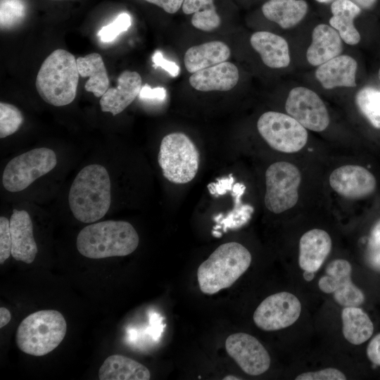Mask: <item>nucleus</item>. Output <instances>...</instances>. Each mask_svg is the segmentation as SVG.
Masks as SVG:
<instances>
[{"mask_svg":"<svg viewBox=\"0 0 380 380\" xmlns=\"http://www.w3.org/2000/svg\"><path fill=\"white\" fill-rule=\"evenodd\" d=\"M110 180L107 170L99 164L83 167L70 189L68 202L74 217L84 223L101 219L110 205Z\"/></svg>","mask_w":380,"mask_h":380,"instance_id":"obj_1","label":"nucleus"},{"mask_svg":"<svg viewBox=\"0 0 380 380\" xmlns=\"http://www.w3.org/2000/svg\"><path fill=\"white\" fill-rule=\"evenodd\" d=\"M139 235L125 221L106 220L84 227L78 234L76 246L79 253L91 259L125 256L139 245Z\"/></svg>","mask_w":380,"mask_h":380,"instance_id":"obj_2","label":"nucleus"},{"mask_svg":"<svg viewBox=\"0 0 380 380\" xmlns=\"http://www.w3.org/2000/svg\"><path fill=\"white\" fill-rule=\"evenodd\" d=\"M251 261V253L241 243L220 245L198 268L201 291L212 295L230 287L248 270Z\"/></svg>","mask_w":380,"mask_h":380,"instance_id":"obj_3","label":"nucleus"},{"mask_svg":"<svg viewBox=\"0 0 380 380\" xmlns=\"http://www.w3.org/2000/svg\"><path fill=\"white\" fill-rule=\"evenodd\" d=\"M79 76L75 57L58 49L42 63L37 75L36 88L47 103L66 106L76 96Z\"/></svg>","mask_w":380,"mask_h":380,"instance_id":"obj_4","label":"nucleus"},{"mask_svg":"<svg viewBox=\"0 0 380 380\" xmlns=\"http://www.w3.org/2000/svg\"><path fill=\"white\" fill-rule=\"evenodd\" d=\"M67 324L63 315L55 310H44L29 315L19 324L15 341L23 353L45 355L63 340Z\"/></svg>","mask_w":380,"mask_h":380,"instance_id":"obj_5","label":"nucleus"},{"mask_svg":"<svg viewBox=\"0 0 380 380\" xmlns=\"http://www.w3.org/2000/svg\"><path fill=\"white\" fill-rule=\"evenodd\" d=\"M163 176L174 184H186L196 175L199 152L191 139L182 132L165 136L158 156Z\"/></svg>","mask_w":380,"mask_h":380,"instance_id":"obj_6","label":"nucleus"},{"mask_svg":"<svg viewBox=\"0 0 380 380\" xmlns=\"http://www.w3.org/2000/svg\"><path fill=\"white\" fill-rule=\"evenodd\" d=\"M57 164L55 152L37 148L11 159L4 168L2 183L10 192L21 191L52 170Z\"/></svg>","mask_w":380,"mask_h":380,"instance_id":"obj_7","label":"nucleus"},{"mask_svg":"<svg viewBox=\"0 0 380 380\" xmlns=\"http://www.w3.org/2000/svg\"><path fill=\"white\" fill-rule=\"evenodd\" d=\"M301 175L298 168L285 161L270 165L265 172V205L279 214L292 208L298 200Z\"/></svg>","mask_w":380,"mask_h":380,"instance_id":"obj_8","label":"nucleus"},{"mask_svg":"<svg viewBox=\"0 0 380 380\" xmlns=\"http://www.w3.org/2000/svg\"><path fill=\"white\" fill-rule=\"evenodd\" d=\"M258 130L273 149L291 153L301 150L307 143L308 132L296 120L284 113H264L257 122Z\"/></svg>","mask_w":380,"mask_h":380,"instance_id":"obj_9","label":"nucleus"},{"mask_svg":"<svg viewBox=\"0 0 380 380\" xmlns=\"http://www.w3.org/2000/svg\"><path fill=\"white\" fill-rule=\"evenodd\" d=\"M301 304L289 292H279L265 298L253 313L255 325L264 331H277L295 323L300 317Z\"/></svg>","mask_w":380,"mask_h":380,"instance_id":"obj_10","label":"nucleus"},{"mask_svg":"<svg viewBox=\"0 0 380 380\" xmlns=\"http://www.w3.org/2000/svg\"><path fill=\"white\" fill-rule=\"evenodd\" d=\"M285 108L290 116L312 131L322 132L329 124V115L324 102L315 91L306 87L292 89Z\"/></svg>","mask_w":380,"mask_h":380,"instance_id":"obj_11","label":"nucleus"},{"mask_svg":"<svg viewBox=\"0 0 380 380\" xmlns=\"http://www.w3.org/2000/svg\"><path fill=\"white\" fill-rule=\"evenodd\" d=\"M225 349L248 375H260L270 367L268 352L256 338L248 334L239 332L231 334L226 339Z\"/></svg>","mask_w":380,"mask_h":380,"instance_id":"obj_12","label":"nucleus"},{"mask_svg":"<svg viewBox=\"0 0 380 380\" xmlns=\"http://www.w3.org/2000/svg\"><path fill=\"white\" fill-rule=\"evenodd\" d=\"M329 184L341 196L360 198L372 193L376 182L374 175L366 168L346 165L335 169L331 173Z\"/></svg>","mask_w":380,"mask_h":380,"instance_id":"obj_13","label":"nucleus"},{"mask_svg":"<svg viewBox=\"0 0 380 380\" xmlns=\"http://www.w3.org/2000/svg\"><path fill=\"white\" fill-rule=\"evenodd\" d=\"M9 221L12 240L11 255L18 261L32 263L38 249L29 213L26 210L13 209Z\"/></svg>","mask_w":380,"mask_h":380,"instance_id":"obj_14","label":"nucleus"},{"mask_svg":"<svg viewBox=\"0 0 380 380\" xmlns=\"http://www.w3.org/2000/svg\"><path fill=\"white\" fill-rule=\"evenodd\" d=\"M141 77L136 71H123L118 78V87L108 88L101 96L99 103L103 112L115 115L122 112L139 96Z\"/></svg>","mask_w":380,"mask_h":380,"instance_id":"obj_15","label":"nucleus"},{"mask_svg":"<svg viewBox=\"0 0 380 380\" xmlns=\"http://www.w3.org/2000/svg\"><path fill=\"white\" fill-rule=\"evenodd\" d=\"M239 79L237 67L224 61L193 73L189 80L191 86L198 91H226L233 89Z\"/></svg>","mask_w":380,"mask_h":380,"instance_id":"obj_16","label":"nucleus"},{"mask_svg":"<svg viewBox=\"0 0 380 380\" xmlns=\"http://www.w3.org/2000/svg\"><path fill=\"white\" fill-rule=\"evenodd\" d=\"M331 249V239L329 234L320 229L306 232L299 241L298 263L307 272H317Z\"/></svg>","mask_w":380,"mask_h":380,"instance_id":"obj_17","label":"nucleus"},{"mask_svg":"<svg viewBox=\"0 0 380 380\" xmlns=\"http://www.w3.org/2000/svg\"><path fill=\"white\" fill-rule=\"evenodd\" d=\"M356 61L350 56H338L319 65L315 76L326 89L335 87H355Z\"/></svg>","mask_w":380,"mask_h":380,"instance_id":"obj_18","label":"nucleus"},{"mask_svg":"<svg viewBox=\"0 0 380 380\" xmlns=\"http://www.w3.org/2000/svg\"><path fill=\"white\" fill-rule=\"evenodd\" d=\"M343 44L338 32L331 26L319 24L312 33V42L306 53L307 60L312 65H320L339 56Z\"/></svg>","mask_w":380,"mask_h":380,"instance_id":"obj_19","label":"nucleus"},{"mask_svg":"<svg viewBox=\"0 0 380 380\" xmlns=\"http://www.w3.org/2000/svg\"><path fill=\"white\" fill-rule=\"evenodd\" d=\"M250 42L267 66L281 68L289 65L288 43L282 37L267 31H259L251 35Z\"/></svg>","mask_w":380,"mask_h":380,"instance_id":"obj_20","label":"nucleus"},{"mask_svg":"<svg viewBox=\"0 0 380 380\" xmlns=\"http://www.w3.org/2000/svg\"><path fill=\"white\" fill-rule=\"evenodd\" d=\"M230 56L229 46L221 41H212L187 49L184 63L186 70L194 73L198 70L223 63Z\"/></svg>","mask_w":380,"mask_h":380,"instance_id":"obj_21","label":"nucleus"},{"mask_svg":"<svg viewBox=\"0 0 380 380\" xmlns=\"http://www.w3.org/2000/svg\"><path fill=\"white\" fill-rule=\"evenodd\" d=\"M149 370L142 364L122 355L108 357L99 370L100 380H148Z\"/></svg>","mask_w":380,"mask_h":380,"instance_id":"obj_22","label":"nucleus"},{"mask_svg":"<svg viewBox=\"0 0 380 380\" xmlns=\"http://www.w3.org/2000/svg\"><path fill=\"white\" fill-rule=\"evenodd\" d=\"M331 11L333 15L329 24L344 42L350 45L359 43L360 34L354 25V19L360 13V7L350 0H336L331 4Z\"/></svg>","mask_w":380,"mask_h":380,"instance_id":"obj_23","label":"nucleus"},{"mask_svg":"<svg viewBox=\"0 0 380 380\" xmlns=\"http://www.w3.org/2000/svg\"><path fill=\"white\" fill-rule=\"evenodd\" d=\"M262 11L267 19L288 29L303 20L308 4L304 0H270L262 5Z\"/></svg>","mask_w":380,"mask_h":380,"instance_id":"obj_24","label":"nucleus"},{"mask_svg":"<svg viewBox=\"0 0 380 380\" xmlns=\"http://www.w3.org/2000/svg\"><path fill=\"white\" fill-rule=\"evenodd\" d=\"M80 76L89 77L84 88L96 97H101L109 88V78L101 56L89 53L76 59Z\"/></svg>","mask_w":380,"mask_h":380,"instance_id":"obj_25","label":"nucleus"},{"mask_svg":"<svg viewBox=\"0 0 380 380\" xmlns=\"http://www.w3.org/2000/svg\"><path fill=\"white\" fill-rule=\"evenodd\" d=\"M341 319L343 334L350 343L360 345L372 336L373 323L367 314L358 306L344 307Z\"/></svg>","mask_w":380,"mask_h":380,"instance_id":"obj_26","label":"nucleus"},{"mask_svg":"<svg viewBox=\"0 0 380 380\" xmlns=\"http://www.w3.org/2000/svg\"><path fill=\"white\" fill-rule=\"evenodd\" d=\"M245 190L246 186L243 183H234L230 191L234 203L233 209L225 216L220 213L213 217V220L220 225L224 232H227L228 229H239L251 220L254 211L253 207L249 204H243L241 201Z\"/></svg>","mask_w":380,"mask_h":380,"instance_id":"obj_27","label":"nucleus"},{"mask_svg":"<svg viewBox=\"0 0 380 380\" xmlns=\"http://www.w3.org/2000/svg\"><path fill=\"white\" fill-rule=\"evenodd\" d=\"M182 11L187 15L194 13L191 24L202 31H213L221 23L214 0H184Z\"/></svg>","mask_w":380,"mask_h":380,"instance_id":"obj_28","label":"nucleus"},{"mask_svg":"<svg viewBox=\"0 0 380 380\" xmlns=\"http://www.w3.org/2000/svg\"><path fill=\"white\" fill-rule=\"evenodd\" d=\"M351 270V265L346 260L336 259L331 261L327 267V275L319 280V289L326 293H334L337 289L352 281Z\"/></svg>","mask_w":380,"mask_h":380,"instance_id":"obj_29","label":"nucleus"},{"mask_svg":"<svg viewBox=\"0 0 380 380\" xmlns=\"http://www.w3.org/2000/svg\"><path fill=\"white\" fill-rule=\"evenodd\" d=\"M355 102L369 122L375 128L380 129V90L364 87L357 92Z\"/></svg>","mask_w":380,"mask_h":380,"instance_id":"obj_30","label":"nucleus"},{"mask_svg":"<svg viewBox=\"0 0 380 380\" xmlns=\"http://www.w3.org/2000/svg\"><path fill=\"white\" fill-rule=\"evenodd\" d=\"M24 118L15 106L0 103V138L3 139L15 133L21 126Z\"/></svg>","mask_w":380,"mask_h":380,"instance_id":"obj_31","label":"nucleus"},{"mask_svg":"<svg viewBox=\"0 0 380 380\" xmlns=\"http://www.w3.org/2000/svg\"><path fill=\"white\" fill-rule=\"evenodd\" d=\"M1 29H8L19 24L25 16V5L21 0H1Z\"/></svg>","mask_w":380,"mask_h":380,"instance_id":"obj_32","label":"nucleus"},{"mask_svg":"<svg viewBox=\"0 0 380 380\" xmlns=\"http://www.w3.org/2000/svg\"><path fill=\"white\" fill-rule=\"evenodd\" d=\"M131 25L130 15L127 13H122L111 23L103 26L98 35L103 42H110L122 32L127 31Z\"/></svg>","mask_w":380,"mask_h":380,"instance_id":"obj_33","label":"nucleus"},{"mask_svg":"<svg viewBox=\"0 0 380 380\" xmlns=\"http://www.w3.org/2000/svg\"><path fill=\"white\" fill-rule=\"evenodd\" d=\"M334 300L344 307L359 306L365 301L362 291L352 281L334 293Z\"/></svg>","mask_w":380,"mask_h":380,"instance_id":"obj_34","label":"nucleus"},{"mask_svg":"<svg viewBox=\"0 0 380 380\" xmlns=\"http://www.w3.org/2000/svg\"><path fill=\"white\" fill-rule=\"evenodd\" d=\"M367 258L372 267L380 271V220L372 230L368 243Z\"/></svg>","mask_w":380,"mask_h":380,"instance_id":"obj_35","label":"nucleus"},{"mask_svg":"<svg viewBox=\"0 0 380 380\" xmlns=\"http://www.w3.org/2000/svg\"><path fill=\"white\" fill-rule=\"evenodd\" d=\"M12 240L10 221L4 216L0 217V263L3 264L11 255Z\"/></svg>","mask_w":380,"mask_h":380,"instance_id":"obj_36","label":"nucleus"},{"mask_svg":"<svg viewBox=\"0 0 380 380\" xmlns=\"http://www.w3.org/2000/svg\"><path fill=\"white\" fill-rule=\"evenodd\" d=\"M296 380H345L346 375L335 368H326L315 372H304L295 379Z\"/></svg>","mask_w":380,"mask_h":380,"instance_id":"obj_37","label":"nucleus"},{"mask_svg":"<svg viewBox=\"0 0 380 380\" xmlns=\"http://www.w3.org/2000/svg\"><path fill=\"white\" fill-rule=\"evenodd\" d=\"M234 183L235 179L232 174H230L227 177L217 179L215 182L210 183L207 188L212 196L217 197L230 191Z\"/></svg>","mask_w":380,"mask_h":380,"instance_id":"obj_38","label":"nucleus"},{"mask_svg":"<svg viewBox=\"0 0 380 380\" xmlns=\"http://www.w3.org/2000/svg\"><path fill=\"white\" fill-rule=\"evenodd\" d=\"M152 61L155 68H161L171 77H175L179 74V66L175 62L165 58L160 51H155L152 56Z\"/></svg>","mask_w":380,"mask_h":380,"instance_id":"obj_39","label":"nucleus"},{"mask_svg":"<svg viewBox=\"0 0 380 380\" xmlns=\"http://www.w3.org/2000/svg\"><path fill=\"white\" fill-rule=\"evenodd\" d=\"M167 96L166 89L162 87L151 88L148 84L141 87L139 98L141 100L163 101Z\"/></svg>","mask_w":380,"mask_h":380,"instance_id":"obj_40","label":"nucleus"},{"mask_svg":"<svg viewBox=\"0 0 380 380\" xmlns=\"http://www.w3.org/2000/svg\"><path fill=\"white\" fill-rule=\"evenodd\" d=\"M369 360L376 365H380V334L376 335L367 348Z\"/></svg>","mask_w":380,"mask_h":380,"instance_id":"obj_41","label":"nucleus"},{"mask_svg":"<svg viewBox=\"0 0 380 380\" xmlns=\"http://www.w3.org/2000/svg\"><path fill=\"white\" fill-rule=\"evenodd\" d=\"M146 1L155 4L162 8L168 13H176L181 7L184 0H146Z\"/></svg>","mask_w":380,"mask_h":380,"instance_id":"obj_42","label":"nucleus"},{"mask_svg":"<svg viewBox=\"0 0 380 380\" xmlns=\"http://www.w3.org/2000/svg\"><path fill=\"white\" fill-rule=\"evenodd\" d=\"M11 315L8 309L1 307L0 308V328L5 327L11 320Z\"/></svg>","mask_w":380,"mask_h":380,"instance_id":"obj_43","label":"nucleus"},{"mask_svg":"<svg viewBox=\"0 0 380 380\" xmlns=\"http://www.w3.org/2000/svg\"><path fill=\"white\" fill-rule=\"evenodd\" d=\"M356 4L359 7L364 9H369L372 8L377 0H350Z\"/></svg>","mask_w":380,"mask_h":380,"instance_id":"obj_44","label":"nucleus"},{"mask_svg":"<svg viewBox=\"0 0 380 380\" xmlns=\"http://www.w3.org/2000/svg\"><path fill=\"white\" fill-rule=\"evenodd\" d=\"M303 277L308 281H311L314 278V272L304 271Z\"/></svg>","mask_w":380,"mask_h":380,"instance_id":"obj_45","label":"nucleus"},{"mask_svg":"<svg viewBox=\"0 0 380 380\" xmlns=\"http://www.w3.org/2000/svg\"><path fill=\"white\" fill-rule=\"evenodd\" d=\"M212 234L217 238L222 236V233L219 232L217 229H213L212 232Z\"/></svg>","mask_w":380,"mask_h":380,"instance_id":"obj_46","label":"nucleus"},{"mask_svg":"<svg viewBox=\"0 0 380 380\" xmlns=\"http://www.w3.org/2000/svg\"><path fill=\"white\" fill-rule=\"evenodd\" d=\"M224 379H241L240 378H236V376H227L226 377L224 378Z\"/></svg>","mask_w":380,"mask_h":380,"instance_id":"obj_47","label":"nucleus"},{"mask_svg":"<svg viewBox=\"0 0 380 380\" xmlns=\"http://www.w3.org/2000/svg\"><path fill=\"white\" fill-rule=\"evenodd\" d=\"M316 1L320 3H329L334 0H316Z\"/></svg>","mask_w":380,"mask_h":380,"instance_id":"obj_48","label":"nucleus"},{"mask_svg":"<svg viewBox=\"0 0 380 380\" xmlns=\"http://www.w3.org/2000/svg\"><path fill=\"white\" fill-rule=\"evenodd\" d=\"M378 76H379V80H380V68H379V70Z\"/></svg>","mask_w":380,"mask_h":380,"instance_id":"obj_49","label":"nucleus"}]
</instances>
